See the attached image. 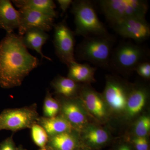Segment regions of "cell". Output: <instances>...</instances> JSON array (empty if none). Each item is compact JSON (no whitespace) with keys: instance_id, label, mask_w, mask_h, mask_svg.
<instances>
[{"instance_id":"6da1fadb","label":"cell","mask_w":150,"mask_h":150,"mask_svg":"<svg viewBox=\"0 0 150 150\" xmlns=\"http://www.w3.org/2000/svg\"><path fill=\"white\" fill-rule=\"evenodd\" d=\"M39 64V60L23 45L21 36L7 33L0 42V86L9 89L20 86Z\"/></svg>"},{"instance_id":"7a4b0ae2","label":"cell","mask_w":150,"mask_h":150,"mask_svg":"<svg viewBox=\"0 0 150 150\" xmlns=\"http://www.w3.org/2000/svg\"><path fill=\"white\" fill-rule=\"evenodd\" d=\"M72 13L74 16L75 35L84 38L109 36L106 28L100 20L91 2L86 0L73 1Z\"/></svg>"},{"instance_id":"3957f363","label":"cell","mask_w":150,"mask_h":150,"mask_svg":"<svg viewBox=\"0 0 150 150\" xmlns=\"http://www.w3.org/2000/svg\"><path fill=\"white\" fill-rule=\"evenodd\" d=\"M113 43L110 35L85 38L75 51V59L100 67H107L110 62Z\"/></svg>"},{"instance_id":"277c9868","label":"cell","mask_w":150,"mask_h":150,"mask_svg":"<svg viewBox=\"0 0 150 150\" xmlns=\"http://www.w3.org/2000/svg\"><path fill=\"white\" fill-rule=\"evenodd\" d=\"M99 5L103 13L112 24L134 17H146L148 2L143 0H102Z\"/></svg>"},{"instance_id":"5b68a950","label":"cell","mask_w":150,"mask_h":150,"mask_svg":"<svg viewBox=\"0 0 150 150\" xmlns=\"http://www.w3.org/2000/svg\"><path fill=\"white\" fill-rule=\"evenodd\" d=\"M39 118L35 103L20 108L5 109L0 113V131L6 130L15 132L30 129L37 123Z\"/></svg>"},{"instance_id":"8992f818","label":"cell","mask_w":150,"mask_h":150,"mask_svg":"<svg viewBox=\"0 0 150 150\" xmlns=\"http://www.w3.org/2000/svg\"><path fill=\"white\" fill-rule=\"evenodd\" d=\"M146 56V51L142 46L123 42L113 51L110 61L112 66L117 69L128 72L134 71L137 65L144 62Z\"/></svg>"},{"instance_id":"52a82bcc","label":"cell","mask_w":150,"mask_h":150,"mask_svg":"<svg viewBox=\"0 0 150 150\" xmlns=\"http://www.w3.org/2000/svg\"><path fill=\"white\" fill-rule=\"evenodd\" d=\"M54 28L55 53L60 61L68 67L76 61L74 32L68 26L65 20L54 24Z\"/></svg>"},{"instance_id":"ba28073f","label":"cell","mask_w":150,"mask_h":150,"mask_svg":"<svg viewBox=\"0 0 150 150\" xmlns=\"http://www.w3.org/2000/svg\"><path fill=\"white\" fill-rule=\"evenodd\" d=\"M131 88V86L118 78L108 76L106 78L103 97L111 110L115 112H121L126 110Z\"/></svg>"},{"instance_id":"9c48e42d","label":"cell","mask_w":150,"mask_h":150,"mask_svg":"<svg viewBox=\"0 0 150 150\" xmlns=\"http://www.w3.org/2000/svg\"><path fill=\"white\" fill-rule=\"evenodd\" d=\"M116 32L126 38L142 42L150 36L149 24L144 17H134L112 24Z\"/></svg>"},{"instance_id":"30bf717a","label":"cell","mask_w":150,"mask_h":150,"mask_svg":"<svg viewBox=\"0 0 150 150\" xmlns=\"http://www.w3.org/2000/svg\"><path fill=\"white\" fill-rule=\"evenodd\" d=\"M18 11L20 13L18 35L20 36H23L30 28H39L48 32L54 27L55 19L54 18L28 9H19Z\"/></svg>"},{"instance_id":"8fae6325","label":"cell","mask_w":150,"mask_h":150,"mask_svg":"<svg viewBox=\"0 0 150 150\" xmlns=\"http://www.w3.org/2000/svg\"><path fill=\"white\" fill-rule=\"evenodd\" d=\"M81 100L87 110L93 116L103 120L107 115L106 104L103 96L88 85L81 87Z\"/></svg>"},{"instance_id":"7c38bea8","label":"cell","mask_w":150,"mask_h":150,"mask_svg":"<svg viewBox=\"0 0 150 150\" xmlns=\"http://www.w3.org/2000/svg\"><path fill=\"white\" fill-rule=\"evenodd\" d=\"M60 105L62 115L69 121L74 130L83 129L87 123L84 112L76 100L68 98Z\"/></svg>"},{"instance_id":"4fadbf2b","label":"cell","mask_w":150,"mask_h":150,"mask_svg":"<svg viewBox=\"0 0 150 150\" xmlns=\"http://www.w3.org/2000/svg\"><path fill=\"white\" fill-rule=\"evenodd\" d=\"M20 13L9 0H0V28L5 30L7 33H13L18 29Z\"/></svg>"},{"instance_id":"5bb4252c","label":"cell","mask_w":150,"mask_h":150,"mask_svg":"<svg viewBox=\"0 0 150 150\" xmlns=\"http://www.w3.org/2000/svg\"><path fill=\"white\" fill-rule=\"evenodd\" d=\"M21 36L23 43L26 48L35 50L40 54L41 59L51 61V58L45 56L42 51V47L49 38L46 31L39 28H30Z\"/></svg>"},{"instance_id":"9a60e30c","label":"cell","mask_w":150,"mask_h":150,"mask_svg":"<svg viewBox=\"0 0 150 150\" xmlns=\"http://www.w3.org/2000/svg\"><path fill=\"white\" fill-rule=\"evenodd\" d=\"M148 96L146 88L139 85L131 86L126 108L129 116L133 117L142 111L146 102Z\"/></svg>"},{"instance_id":"2e32d148","label":"cell","mask_w":150,"mask_h":150,"mask_svg":"<svg viewBox=\"0 0 150 150\" xmlns=\"http://www.w3.org/2000/svg\"><path fill=\"white\" fill-rule=\"evenodd\" d=\"M37 123L43 127L49 137L74 130L69 121L62 115L51 118L39 117Z\"/></svg>"},{"instance_id":"e0dca14e","label":"cell","mask_w":150,"mask_h":150,"mask_svg":"<svg viewBox=\"0 0 150 150\" xmlns=\"http://www.w3.org/2000/svg\"><path fill=\"white\" fill-rule=\"evenodd\" d=\"M14 4L19 9H28L36 11L55 18L58 13L56 5L52 0H13Z\"/></svg>"},{"instance_id":"ac0fdd59","label":"cell","mask_w":150,"mask_h":150,"mask_svg":"<svg viewBox=\"0 0 150 150\" xmlns=\"http://www.w3.org/2000/svg\"><path fill=\"white\" fill-rule=\"evenodd\" d=\"M68 67L67 77L76 82L88 84L95 81L94 75L96 68L88 64H80L75 61L71 63Z\"/></svg>"},{"instance_id":"d6986e66","label":"cell","mask_w":150,"mask_h":150,"mask_svg":"<svg viewBox=\"0 0 150 150\" xmlns=\"http://www.w3.org/2000/svg\"><path fill=\"white\" fill-rule=\"evenodd\" d=\"M51 85L58 94L72 98L80 92L81 87L69 78L58 76L51 82Z\"/></svg>"},{"instance_id":"ffe728a7","label":"cell","mask_w":150,"mask_h":150,"mask_svg":"<svg viewBox=\"0 0 150 150\" xmlns=\"http://www.w3.org/2000/svg\"><path fill=\"white\" fill-rule=\"evenodd\" d=\"M73 131L49 137L47 146L52 150H76L78 141Z\"/></svg>"},{"instance_id":"44dd1931","label":"cell","mask_w":150,"mask_h":150,"mask_svg":"<svg viewBox=\"0 0 150 150\" xmlns=\"http://www.w3.org/2000/svg\"><path fill=\"white\" fill-rule=\"evenodd\" d=\"M83 139L89 146L98 147L105 145L109 139V136L104 129L96 126H90L84 132Z\"/></svg>"},{"instance_id":"7402d4cb","label":"cell","mask_w":150,"mask_h":150,"mask_svg":"<svg viewBox=\"0 0 150 150\" xmlns=\"http://www.w3.org/2000/svg\"><path fill=\"white\" fill-rule=\"evenodd\" d=\"M30 129L31 138L35 144L40 149L46 147L48 144L49 137L43 127L38 123H35Z\"/></svg>"},{"instance_id":"603a6c76","label":"cell","mask_w":150,"mask_h":150,"mask_svg":"<svg viewBox=\"0 0 150 150\" xmlns=\"http://www.w3.org/2000/svg\"><path fill=\"white\" fill-rule=\"evenodd\" d=\"M60 110V105L59 103L52 97L48 91L46 93L43 106L44 117L51 118L58 115Z\"/></svg>"},{"instance_id":"cb8c5ba5","label":"cell","mask_w":150,"mask_h":150,"mask_svg":"<svg viewBox=\"0 0 150 150\" xmlns=\"http://www.w3.org/2000/svg\"><path fill=\"white\" fill-rule=\"evenodd\" d=\"M150 130L149 116L144 115L140 117L137 121L134 128V132L136 137H146L149 135Z\"/></svg>"},{"instance_id":"d4e9b609","label":"cell","mask_w":150,"mask_h":150,"mask_svg":"<svg viewBox=\"0 0 150 150\" xmlns=\"http://www.w3.org/2000/svg\"><path fill=\"white\" fill-rule=\"evenodd\" d=\"M134 71L142 77L146 79L150 78V64L147 62H143L137 65Z\"/></svg>"},{"instance_id":"484cf974","label":"cell","mask_w":150,"mask_h":150,"mask_svg":"<svg viewBox=\"0 0 150 150\" xmlns=\"http://www.w3.org/2000/svg\"><path fill=\"white\" fill-rule=\"evenodd\" d=\"M132 143L136 150H149V142L146 137H137L134 138Z\"/></svg>"},{"instance_id":"4316f807","label":"cell","mask_w":150,"mask_h":150,"mask_svg":"<svg viewBox=\"0 0 150 150\" xmlns=\"http://www.w3.org/2000/svg\"><path fill=\"white\" fill-rule=\"evenodd\" d=\"M13 136L6 139L0 144V150H17Z\"/></svg>"},{"instance_id":"83f0119b","label":"cell","mask_w":150,"mask_h":150,"mask_svg":"<svg viewBox=\"0 0 150 150\" xmlns=\"http://www.w3.org/2000/svg\"><path fill=\"white\" fill-rule=\"evenodd\" d=\"M57 2L59 4L62 12L64 13L67 11L70 6L72 5L73 1L72 0H58Z\"/></svg>"},{"instance_id":"f1b7e54d","label":"cell","mask_w":150,"mask_h":150,"mask_svg":"<svg viewBox=\"0 0 150 150\" xmlns=\"http://www.w3.org/2000/svg\"><path fill=\"white\" fill-rule=\"evenodd\" d=\"M116 150H134L130 145L127 144H123L120 145Z\"/></svg>"},{"instance_id":"f546056e","label":"cell","mask_w":150,"mask_h":150,"mask_svg":"<svg viewBox=\"0 0 150 150\" xmlns=\"http://www.w3.org/2000/svg\"><path fill=\"white\" fill-rule=\"evenodd\" d=\"M39 150H52L51 149V148H49L48 146H46V147L44 148H42V149H40Z\"/></svg>"},{"instance_id":"4dcf8cb0","label":"cell","mask_w":150,"mask_h":150,"mask_svg":"<svg viewBox=\"0 0 150 150\" xmlns=\"http://www.w3.org/2000/svg\"><path fill=\"white\" fill-rule=\"evenodd\" d=\"M17 150H26L25 149H23V147L21 146H20L18 147Z\"/></svg>"},{"instance_id":"1f68e13d","label":"cell","mask_w":150,"mask_h":150,"mask_svg":"<svg viewBox=\"0 0 150 150\" xmlns=\"http://www.w3.org/2000/svg\"><path fill=\"white\" fill-rule=\"evenodd\" d=\"M91 150L86 149V150Z\"/></svg>"},{"instance_id":"d6a6232c","label":"cell","mask_w":150,"mask_h":150,"mask_svg":"<svg viewBox=\"0 0 150 150\" xmlns=\"http://www.w3.org/2000/svg\"></svg>"}]
</instances>
